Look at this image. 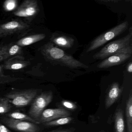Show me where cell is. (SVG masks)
Segmentation results:
<instances>
[{
    "label": "cell",
    "mask_w": 132,
    "mask_h": 132,
    "mask_svg": "<svg viewBox=\"0 0 132 132\" xmlns=\"http://www.w3.org/2000/svg\"><path fill=\"white\" fill-rule=\"evenodd\" d=\"M1 121L7 126L19 132H39L40 128L37 124L4 117Z\"/></svg>",
    "instance_id": "52a82bcc"
},
{
    "label": "cell",
    "mask_w": 132,
    "mask_h": 132,
    "mask_svg": "<svg viewBox=\"0 0 132 132\" xmlns=\"http://www.w3.org/2000/svg\"><path fill=\"white\" fill-rule=\"evenodd\" d=\"M3 65H0V85L16 81L22 79L20 78L12 77L5 75L3 70Z\"/></svg>",
    "instance_id": "ffe728a7"
},
{
    "label": "cell",
    "mask_w": 132,
    "mask_h": 132,
    "mask_svg": "<svg viewBox=\"0 0 132 132\" xmlns=\"http://www.w3.org/2000/svg\"><path fill=\"white\" fill-rule=\"evenodd\" d=\"M7 117L14 119L19 120L22 121H28L34 123L36 124H39V123L35 120L31 118L29 115H27L23 113L20 112H13L8 113L7 115Z\"/></svg>",
    "instance_id": "e0dca14e"
},
{
    "label": "cell",
    "mask_w": 132,
    "mask_h": 132,
    "mask_svg": "<svg viewBox=\"0 0 132 132\" xmlns=\"http://www.w3.org/2000/svg\"><path fill=\"white\" fill-rule=\"evenodd\" d=\"M39 7L36 0L24 1L13 13L14 15L31 21L38 14Z\"/></svg>",
    "instance_id": "ba28073f"
},
{
    "label": "cell",
    "mask_w": 132,
    "mask_h": 132,
    "mask_svg": "<svg viewBox=\"0 0 132 132\" xmlns=\"http://www.w3.org/2000/svg\"><path fill=\"white\" fill-rule=\"evenodd\" d=\"M50 40L54 44L63 48H71L75 43V40L72 38L56 33L52 34Z\"/></svg>",
    "instance_id": "4fadbf2b"
},
{
    "label": "cell",
    "mask_w": 132,
    "mask_h": 132,
    "mask_svg": "<svg viewBox=\"0 0 132 132\" xmlns=\"http://www.w3.org/2000/svg\"><path fill=\"white\" fill-rule=\"evenodd\" d=\"M127 132H132V94L130 91L126 109Z\"/></svg>",
    "instance_id": "2e32d148"
},
{
    "label": "cell",
    "mask_w": 132,
    "mask_h": 132,
    "mask_svg": "<svg viewBox=\"0 0 132 132\" xmlns=\"http://www.w3.org/2000/svg\"><path fill=\"white\" fill-rule=\"evenodd\" d=\"M123 89V88L120 87L118 82H113L112 84L106 97L105 101L106 109H107L112 106L119 99Z\"/></svg>",
    "instance_id": "7c38bea8"
},
{
    "label": "cell",
    "mask_w": 132,
    "mask_h": 132,
    "mask_svg": "<svg viewBox=\"0 0 132 132\" xmlns=\"http://www.w3.org/2000/svg\"><path fill=\"white\" fill-rule=\"evenodd\" d=\"M30 64V62L27 61L22 55H18L10 58L3 65L6 70H18L23 69Z\"/></svg>",
    "instance_id": "8fae6325"
},
{
    "label": "cell",
    "mask_w": 132,
    "mask_h": 132,
    "mask_svg": "<svg viewBox=\"0 0 132 132\" xmlns=\"http://www.w3.org/2000/svg\"><path fill=\"white\" fill-rule=\"evenodd\" d=\"M132 54V44L103 59L97 65V67L99 69H106L119 65L129 60L131 57Z\"/></svg>",
    "instance_id": "8992f818"
},
{
    "label": "cell",
    "mask_w": 132,
    "mask_h": 132,
    "mask_svg": "<svg viewBox=\"0 0 132 132\" xmlns=\"http://www.w3.org/2000/svg\"><path fill=\"white\" fill-rule=\"evenodd\" d=\"M127 71L129 73H131L132 72V63L130 62L129 63L127 66Z\"/></svg>",
    "instance_id": "4316f807"
},
{
    "label": "cell",
    "mask_w": 132,
    "mask_h": 132,
    "mask_svg": "<svg viewBox=\"0 0 132 132\" xmlns=\"http://www.w3.org/2000/svg\"><path fill=\"white\" fill-rule=\"evenodd\" d=\"M8 45L0 46V62L7 59V51Z\"/></svg>",
    "instance_id": "cb8c5ba5"
},
{
    "label": "cell",
    "mask_w": 132,
    "mask_h": 132,
    "mask_svg": "<svg viewBox=\"0 0 132 132\" xmlns=\"http://www.w3.org/2000/svg\"><path fill=\"white\" fill-rule=\"evenodd\" d=\"M18 5L16 0H7L4 3L3 8L4 10L9 12L15 10Z\"/></svg>",
    "instance_id": "603a6c76"
},
{
    "label": "cell",
    "mask_w": 132,
    "mask_h": 132,
    "mask_svg": "<svg viewBox=\"0 0 132 132\" xmlns=\"http://www.w3.org/2000/svg\"><path fill=\"white\" fill-rule=\"evenodd\" d=\"M29 24L20 20H15L0 24V37L25 31L30 28Z\"/></svg>",
    "instance_id": "9c48e42d"
},
{
    "label": "cell",
    "mask_w": 132,
    "mask_h": 132,
    "mask_svg": "<svg viewBox=\"0 0 132 132\" xmlns=\"http://www.w3.org/2000/svg\"><path fill=\"white\" fill-rule=\"evenodd\" d=\"M46 37L45 34H38L24 37L17 42L16 44L20 47H24L33 44L44 40Z\"/></svg>",
    "instance_id": "5bb4252c"
},
{
    "label": "cell",
    "mask_w": 132,
    "mask_h": 132,
    "mask_svg": "<svg viewBox=\"0 0 132 132\" xmlns=\"http://www.w3.org/2000/svg\"><path fill=\"white\" fill-rule=\"evenodd\" d=\"M72 129H65L63 130H52L48 132H72Z\"/></svg>",
    "instance_id": "484cf974"
},
{
    "label": "cell",
    "mask_w": 132,
    "mask_h": 132,
    "mask_svg": "<svg viewBox=\"0 0 132 132\" xmlns=\"http://www.w3.org/2000/svg\"><path fill=\"white\" fill-rule=\"evenodd\" d=\"M38 92L39 89H37L15 90L6 94L5 97L15 107L22 108L31 103Z\"/></svg>",
    "instance_id": "3957f363"
},
{
    "label": "cell",
    "mask_w": 132,
    "mask_h": 132,
    "mask_svg": "<svg viewBox=\"0 0 132 132\" xmlns=\"http://www.w3.org/2000/svg\"><path fill=\"white\" fill-rule=\"evenodd\" d=\"M128 25V21H125L113 28L110 30L100 35L91 42L86 52H90L96 50L106 42L120 35L127 30Z\"/></svg>",
    "instance_id": "277c9868"
},
{
    "label": "cell",
    "mask_w": 132,
    "mask_h": 132,
    "mask_svg": "<svg viewBox=\"0 0 132 132\" xmlns=\"http://www.w3.org/2000/svg\"><path fill=\"white\" fill-rule=\"evenodd\" d=\"M71 114L70 111L62 108L46 109L42 112L38 122L40 124L45 123L59 118L70 116Z\"/></svg>",
    "instance_id": "30bf717a"
},
{
    "label": "cell",
    "mask_w": 132,
    "mask_h": 132,
    "mask_svg": "<svg viewBox=\"0 0 132 132\" xmlns=\"http://www.w3.org/2000/svg\"><path fill=\"white\" fill-rule=\"evenodd\" d=\"M132 44V29L129 34L122 38L112 42L104 46L93 56L94 59L103 60L119 52Z\"/></svg>",
    "instance_id": "7a4b0ae2"
},
{
    "label": "cell",
    "mask_w": 132,
    "mask_h": 132,
    "mask_svg": "<svg viewBox=\"0 0 132 132\" xmlns=\"http://www.w3.org/2000/svg\"><path fill=\"white\" fill-rule=\"evenodd\" d=\"M0 132H12L5 125L0 122Z\"/></svg>",
    "instance_id": "d4e9b609"
},
{
    "label": "cell",
    "mask_w": 132,
    "mask_h": 132,
    "mask_svg": "<svg viewBox=\"0 0 132 132\" xmlns=\"http://www.w3.org/2000/svg\"><path fill=\"white\" fill-rule=\"evenodd\" d=\"M73 118L71 117H66L59 118L55 120L43 123L44 126L47 127H55L66 125L71 122Z\"/></svg>",
    "instance_id": "ac0fdd59"
},
{
    "label": "cell",
    "mask_w": 132,
    "mask_h": 132,
    "mask_svg": "<svg viewBox=\"0 0 132 132\" xmlns=\"http://www.w3.org/2000/svg\"><path fill=\"white\" fill-rule=\"evenodd\" d=\"M61 108L68 111H74L78 108L77 104L69 100H63L60 103Z\"/></svg>",
    "instance_id": "7402d4cb"
},
{
    "label": "cell",
    "mask_w": 132,
    "mask_h": 132,
    "mask_svg": "<svg viewBox=\"0 0 132 132\" xmlns=\"http://www.w3.org/2000/svg\"><path fill=\"white\" fill-rule=\"evenodd\" d=\"M23 52L22 47L16 44H9L7 51V59L14 56L21 55Z\"/></svg>",
    "instance_id": "d6986e66"
},
{
    "label": "cell",
    "mask_w": 132,
    "mask_h": 132,
    "mask_svg": "<svg viewBox=\"0 0 132 132\" xmlns=\"http://www.w3.org/2000/svg\"><path fill=\"white\" fill-rule=\"evenodd\" d=\"M53 98V93L51 91L44 92L37 95L31 102L28 112L29 116L38 122L42 112L52 101Z\"/></svg>",
    "instance_id": "5b68a950"
},
{
    "label": "cell",
    "mask_w": 132,
    "mask_h": 132,
    "mask_svg": "<svg viewBox=\"0 0 132 132\" xmlns=\"http://www.w3.org/2000/svg\"><path fill=\"white\" fill-rule=\"evenodd\" d=\"M115 128L116 132H125V123L123 111L122 109H117L115 112Z\"/></svg>",
    "instance_id": "9a60e30c"
},
{
    "label": "cell",
    "mask_w": 132,
    "mask_h": 132,
    "mask_svg": "<svg viewBox=\"0 0 132 132\" xmlns=\"http://www.w3.org/2000/svg\"><path fill=\"white\" fill-rule=\"evenodd\" d=\"M41 53L45 59L52 64H59L71 69H87L88 66L78 61L51 42L42 46Z\"/></svg>",
    "instance_id": "6da1fadb"
},
{
    "label": "cell",
    "mask_w": 132,
    "mask_h": 132,
    "mask_svg": "<svg viewBox=\"0 0 132 132\" xmlns=\"http://www.w3.org/2000/svg\"><path fill=\"white\" fill-rule=\"evenodd\" d=\"M12 104L6 97H0V114L9 112L12 109Z\"/></svg>",
    "instance_id": "44dd1931"
}]
</instances>
